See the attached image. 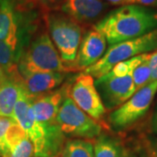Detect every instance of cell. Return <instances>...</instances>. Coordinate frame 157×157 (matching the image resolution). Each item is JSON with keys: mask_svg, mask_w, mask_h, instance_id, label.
I'll return each mask as SVG.
<instances>
[{"mask_svg": "<svg viewBox=\"0 0 157 157\" xmlns=\"http://www.w3.org/2000/svg\"><path fill=\"white\" fill-rule=\"evenodd\" d=\"M148 66L150 69V82L157 80V49L148 54Z\"/></svg>", "mask_w": 157, "mask_h": 157, "instance_id": "obj_23", "label": "cell"}, {"mask_svg": "<svg viewBox=\"0 0 157 157\" xmlns=\"http://www.w3.org/2000/svg\"><path fill=\"white\" fill-rule=\"evenodd\" d=\"M108 5L103 0H65L60 11L79 25H95L107 13Z\"/></svg>", "mask_w": 157, "mask_h": 157, "instance_id": "obj_12", "label": "cell"}, {"mask_svg": "<svg viewBox=\"0 0 157 157\" xmlns=\"http://www.w3.org/2000/svg\"><path fill=\"white\" fill-rule=\"evenodd\" d=\"M0 157H1V152H0Z\"/></svg>", "mask_w": 157, "mask_h": 157, "instance_id": "obj_30", "label": "cell"}, {"mask_svg": "<svg viewBox=\"0 0 157 157\" xmlns=\"http://www.w3.org/2000/svg\"><path fill=\"white\" fill-rule=\"evenodd\" d=\"M13 119L26 133L34 147V157H59L66 136L60 128H46L35 117L33 99L21 88L13 111Z\"/></svg>", "mask_w": 157, "mask_h": 157, "instance_id": "obj_3", "label": "cell"}, {"mask_svg": "<svg viewBox=\"0 0 157 157\" xmlns=\"http://www.w3.org/2000/svg\"><path fill=\"white\" fill-rule=\"evenodd\" d=\"M157 94V80L136 91L122 105L111 111L107 121L115 131L129 128L145 116Z\"/></svg>", "mask_w": 157, "mask_h": 157, "instance_id": "obj_7", "label": "cell"}, {"mask_svg": "<svg viewBox=\"0 0 157 157\" xmlns=\"http://www.w3.org/2000/svg\"><path fill=\"white\" fill-rule=\"evenodd\" d=\"M94 28L109 45L136 39L157 29V10L136 5H124L108 11Z\"/></svg>", "mask_w": 157, "mask_h": 157, "instance_id": "obj_2", "label": "cell"}, {"mask_svg": "<svg viewBox=\"0 0 157 157\" xmlns=\"http://www.w3.org/2000/svg\"><path fill=\"white\" fill-rule=\"evenodd\" d=\"M57 123L66 137L72 139H96L102 134V125L82 111L67 96L57 115Z\"/></svg>", "mask_w": 157, "mask_h": 157, "instance_id": "obj_8", "label": "cell"}, {"mask_svg": "<svg viewBox=\"0 0 157 157\" xmlns=\"http://www.w3.org/2000/svg\"><path fill=\"white\" fill-rule=\"evenodd\" d=\"M45 13L37 0H0V40L20 57L42 27Z\"/></svg>", "mask_w": 157, "mask_h": 157, "instance_id": "obj_1", "label": "cell"}, {"mask_svg": "<svg viewBox=\"0 0 157 157\" xmlns=\"http://www.w3.org/2000/svg\"><path fill=\"white\" fill-rule=\"evenodd\" d=\"M7 78H8V76H7L6 74V73L3 71V69L0 67V85L3 84L6 79H7Z\"/></svg>", "mask_w": 157, "mask_h": 157, "instance_id": "obj_28", "label": "cell"}, {"mask_svg": "<svg viewBox=\"0 0 157 157\" xmlns=\"http://www.w3.org/2000/svg\"><path fill=\"white\" fill-rule=\"evenodd\" d=\"M45 24L62 62L71 72L75 71L74 64L83 37L81 25L59 10L46 11Z\"/></svg>", "mask_w": 157, "mask_h": 157, "instance_id": "obj_4", "label": "cell"}, {"mask_svg": "<svg viewBox=\"0 0 157 157\" xmlns=\"http://www.w3.org/2000/svg\"><path fill=\"white\" fill-rule=\"evenodd\" d=\"M69 73L38 72L20 75L21 86L32 99L46 94L60 87Z\"/></svg>", "mask_w": 157, "mask_h": 157, "instance_id": "obj_14", "label": "cell"}, {"mask_svg": "<svg viewBox=\"0 0 157 157\" xmlns=\"http://www.w3.org/2000/svg\"><path fill=\"white\" fill-rule=\"evenodd\" d=\"M157 49V29L141 37L109 45L99 61L83 71L93 78H98L107 73L120 62L130 59Z\"/></svg>", "mask_w": 157, "mask_h": 157, "instance_id": "obj_6", "label": "cell"}, {"mask_svg": "<svg viewBox=\"0 0 157 157\" xmlns=\"http://www.w3.org/2000/svg\"><path fill=\"white\" fill-rule=\"evenodd\" d=\"M150 129L153 135H157V101L153 109L151 119H150Z\"/></svg>", "mask_w": 157, "mask_h": 157, "instance_id": "obj_26", "label": "cell"}, {"mask_svg": "<svg viewBox=\"0 0 157 157\" xmlns=\"http://www.w3.org/2000/svg\"><path fill=\"white\" fill-rule=\"evenodd\" d=\"M94 157H128L129 153L118 138L101 134L94 143Z\"/></svg>", "mask_w": 157, "mask_h": 157, "instance_id": "obj_17", "label": "cell"}, {"mask_svg": "<svg viewBox=\"0 0 157 157\" xmlns=\"http://www.w3.org/2000/svg\"><path fill=\"white\" fill-rule=\"evenodd\" d=\"M17 71L19 75L38 72H71L62 62L45 26L39 29L22 52Z\"/></svg>", "mask_w": 157, "mask_h": 157, "instance_id": "obj_5", "label": "cell"}, {"mask_svg": "<svg viewBox=\"0 0 157 157\" xmlns=\"http://www.w3.org/2000/svg\"><path fill=\"white\" fill-rule=\"evenodd\" d=\"M97 91L107 111H113L135 93L132 73L125 76H108L104 74L94 79Z\"/></svg>", "mask_w": 157, "mask_h": 157, "instance_id": "obj_10", "label": "cell"}, {"mask_svg": "<svg viewBox=\"0 0 157 157\" xmlns=\"http://www.w3.org/2000/svg\"><path fill=\"white\" fill-rule=\"evenodd\" d=\"M20 75L8 77L6 81L0 85V116L13 117L14 107L21 92Z\"/></svg>", "mask_w": 157, "mask_h": 157, "instance_id": "obj_16", "label": "cell"}, {"mask_svg": "<svg viewBox=\"0 0 157 157\" xmlns=\"http://www.w3.org/2000/svg\"><path fill=\"white\" fill-rule=\"evenodd\" d=\"M107 2V4L112 5V6H124L126 5L127 0H103Z\"/></svg>", "mask_w": 157, "mask_h": 157, "instance_id": "obj_27", "label": "cell"}, {"mask_svg": "<svg viewBox=\"0 0 157 157\" xmlns=\"http://www.w3.org/2000/svg\"><path fill=\"white\" fill-rule=\"evenodd\" d=\"M60 157H94V143L89 140L70 139L66 141Z\"/></svg>", "mask_w": 157, "mask_h": 157, "instance_id": "obj_18", "label": "cell"}, {"mask_svg": "<svg viewBox=\"0 0 157 157\" xmlns=\"http://www.w3.org/2000/svg\"><path fill=\"white\" fill-rule=\"evenodd\" d=\"M128 157H138L137 155H135V154H129Z\"/></svg>", "mask_w": 157, "mask_h": 157, "instance_id": "obj_29", "label": "cell"}, {"mask_svg": "<svg viewBox=\"0 0 157 157\" xmlns=\"http://www.w3.org/2000/svg\"><path fill=\"white\" fill-rule=\"evenodd\" d=\"M19 57L11 45L0 40V67L8 77H16L19 73L17 71V62Z\"/></svg>", "mask_w": 157, "mask_h": 157, "instance_id": "obj_19", "label": "cell"}, {"mask_svg": "<svg viewBox=\"0 0 157 157\" xmlns=\"http://www.w3.org/2000/svg\"><path fill=\"white\" fill-rule=\"evenodd\" d=\"M137 156L157 157V135L152 134L140 138Z\"/></svg>", "mask_w": 157, "mask_h": 157, "instance_id": "obj_21", "label": "cell"}, {"mask_svg": "<svg viewBox=\"0 0 157 157\" xmlns=\"http://www.w3.org/2000/svg\"><path fill=\"white\" fill-rule=\"evenodd\" d=\"M107 42L105 37L94 28L86 32L78 47L75 70H86L101 59L107 51Z\"/></svg>", "mask_w": 157, "mask_h": 157, "instance_id": "obj_13", "label": "cell"}, {"mask_svg": "<svg viewBox=\"0 0 157 157\" xmlns=\"http://www.w3.org/2000/svg\"><path fill=\"white\" fill-rule=\"evenodd\" d=\"M126 5H136L157 10V0H127Z\"/></svg>", "mask_w": 157, "mask_h": 157, "instance_id": "obj_25", "label": "cell"}, {"mask_svg": "<svg viewBox=\"0 0 157 157\" xmlns=\"http://www.w3.org/2000/svg\"><path fill=\"white\" fill-rule=\"evenodd\" d=\"M6 147L1 157H33L34 147L24 129L15 122L9 128L6 136Z\"/></svg>", "mask_w": 157, "mask_h": 157, "instance_id": "obj_15", "label": "cell"}, {"mask_svg": "<svg viewBox=\"0 0 157 157\" xmlns=\"http://www.w3.org/2000/svg\"><path fill=\"white\" fill-rule=\"evenodd\" d=\"M71 84H63L50 93L33 99L34 114L39 123L46 128L58 127L57 115L62 101L68 95Z\"/></svg>", "mask_w": 157, "mask_h": 157, "instance_id": "obj_11", "label": "cell"}, {"mask_svg": "<svg viewBox=\"0 0 157 157\" xmlns=\"http://www.w3.org/2000/svg\"><path fill=\"white\" fill-rule=\"evenodd\" d=\"M148 54L140 65L135 68L134 72L132 73V78H133V83L135 86V92L138 91L146 85L150 83V69L148 66Z\"/></svg>", "mask_w": 157, "mask_h": 157, "instance_id": "obj_20", "label": "cell"}, {"mask_svg": "<svg viewBox=\"0 0 157 157\" xmlns=\"http://www.w3.org/2000/svg\"><path fill=\"white\" fill-rule=\"evenodd\" d=\"M33 157H34V156H33Z\"/></svg>", "mask_w": 157, "mask_h": 157, "instance_id": "obj_31", "label": "cell"}, {"mask_svg": "<svg viewBox=\"0 0 157 157\" xmlns=\"http://www.w3.org/2000/svg\"><path fill=\"white\" fill-rule=\"evenodd\" d=\"M43 10L46 11L59 10L65 0H37Z\"/></svg>", "mask_w": 157, "mask_h": 157, "instance_id": "obj_24", "label": "cell"}, {"mask_svg": "<svg viewBox=\"0 0 157 157\" xmlns=\"http://www.w3.org/2000/svg\"><path fill=\"white\" fill-rule=\"evenodd\" d=\"M68 96L82 111L101 123L107 110L97 91L94 78L91 75L80 73L70 85Z\"/></svg>", "mask_w": 157, "mask_h": 157, "instance_id": "obj_9", "label": "cell"}, {"mask_svg": "<svg viewBox=\"0 0 157 157\" xmlns=\"http://www.w3.org/2000/svg\"><path fill=\"white\" fill-rule=\"evenodd\" d=\"M16 122L13 118L0 116V152L4 151L6 147V136L9 128Z\"/></svg>", "mask_w": 157, "mask_h": 157, "instance_id": "obj_22", "label": "cell"}]
</instances>
